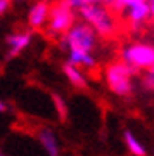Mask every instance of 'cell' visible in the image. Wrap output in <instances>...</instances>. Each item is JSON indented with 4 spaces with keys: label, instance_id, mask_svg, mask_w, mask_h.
Wrapping results in <instances>:
<instances>
[{
    "label": "cell",
    "instance_id": "obj_6",
    "mask_svg": "<svg viewBox=\"0 0 154 156\" xmlns=\"http://www.w3.org/2000/svg\"><path fill=\"white\" fill-rule=\"evenodd\" d=\"M37 139H38L42 149L45 151L47 156H61V144L59 137L52 128L49 127H40L37 130Z\"/></svg>",
    "mask_w": 154,
    "mask_h": 156
},
{
    "label": "cell",
    "instance_id": "obj_18",
    "mask_svg": "<svg viewBox=\"0 0 154 156\" xmlns=\"http://www.w3.org/2000/svg\"><path fill=\"white\" fill-rule=\"evenodd\" d=\"M0 156H5V153H2V151H0Z\"/></svg>",
    "mask_w": 154,
    "mask_h": 156
},
{
    "label": "cell",
    "instance_id": "obj_15",
    "mask_svg": "<svg viewBox=\"0 0 154 156\" xmlns=\"http://www.w3.org/2000/svg\"><path fill=\"white\" fill-rule=\"evenodd\" d=\"M142 87L147 90V92H152L154 90V73H152V69H147L145 75L142 76Z\"/></svg>",
    "mask_w": 154,
    "mask_h": 156
},
{
    "label": "cell",
    "instance_id": "obj_14",
    "mask_svg": "<svg viewBox=\"0 0 154 156\" xmlns=\"http://www.w3.org/2000/svg\"><path fill=\"white\" fill-rule=\"evenodd\" d=\"M62 4H66L69 9H82L85 5H92V4H100V0H61Z\"/></svg>",
    "mask_w": 154,
    "mask_h": 156
},
{
    "label": "cell",
    "instance_id": "obj_11",
    "mask_svg": "<svg viewBox=\"0 0 154 156\" xmlns=\"http://www.w3.org/2000/svg\"><path fill=\"white\" fill-rule=\"evenodd\" d=\"M123 140H125V146H127V149L130 151L132 156H147L145 146L140 142V139L133 134L132 130H125L123 132Z\"/></svg>",
    "mask_w": 154,
    "mask_h": 156
},
{
    "label": "cell",
    "instance_id": "obj_1",
    "mask_svg": "<svg viewBox=\"0 0 154 156\" xmlns=\"http://www.w3.org/2000/svg\"><path fill=\"white\" fill-rule=\"evenodd\" d=\"M138 71L130 68L127 62L116 61L106 68V82L113 94L120 97H130L133 92V76Z\"/></svg>",
    "mask_w": 154,
    "mask_h": 156
},
{
    "label": "cell",
    "instance_id": "obj_12",
    "mask_svg": "<svg viewBox=\"0 0 154 156\" xmlns=\"http://www.w3.org/2000/svg\"><path fill=\"white\" fill-rule=\"evenodd\" d=\"M68 62H71L75 66H83V68H94L95 66V57L90 52H83V50H69V59Z\"/></svg>",
    "mask_w": 154,
    "mask_h": 156
},
{
    "label": "cell",
    "instance_id": "obj_2",
    "mask_svg": "<svg viewBox=\"0 0 154 156\" xmlns=\"http://www.w3.org/2000/svg\"><path fill=\"white\" fill-rule=\"evenodd\" d=\"M80 14L85 19V23H88L95 33L102 35V37H111L114 35L116 23L111 16V12L107 11V7L100 5V4H92V5H85L80 9Z\"/></svg>",
    "mask_w": 154,
    "mask_h": 156
},
{
    "label": "cell",
    "instance_id": "obj_10",
    "mask_svg": "<svg viewBox=\"0 0 154 156\" xmlns=\"http://www.w3.org/2000/svg\"><path fill=\"white\" fill-rule=\"evenodd\" d=\"M62 71L66 75V78L69 80V83L76 89H87V76L83 75V71L78 66L71 64V62H66L62 66Z\"/></svg>",
    "mask_w": 154,
    "mask_h": 156
},
{
    "label": "cell",
    "instance_id": "obj_7",
    "mask_svg": "<svg viewBox=\"0 0 154 156\" xmlns=\"http://www.w3.org/2000/svg\"><path fill=\"white\" fill-rule=\"evenodd\" d=\"M7 44H9V50H7V59L19 56L24 49H28V45L31 44V33L28 31H17L7 37Z\"/></svg>",
    "mask_w": 154,
    "mask_h": 156
},
{
    "label": "cell",
    "instance_id": "obj_13",
    "mask_svg": "<svg viewBox=\"0 0 154 156\" xmlns=\"http://www.w3.org/2000/svg\"><path fill=\"white\" fill-rule=\"evenodd\" d=\"M52 102H54L55 113L59 115L61 122H66L68 120V106H66V101L62 99L59 94H52Z\"/></svg>",
    "mask_w": 154,
    "mask_h": 156
},
{
    "label": "cell",
    "instance_id": "obj_3",
    "mask_svg": "<svg viewBox=\"0 0 154 156\" xmlns=\"http://www.w3.org/2000/svg\"><path fill=\"white\" fill-rule=\"evenodd\" d=\"M64 35H66L64 37V47H68V50L92 52L95 44H97V35L88 23L73 24Z\"/></svg>",
    "mask_w": 154,
    "mask_h": 156
},
{
    "label": "cell",
    "instance_id": "obj_5",
    "mask_svg": "<svg viewBox=\"0 0 154 156\" xmlns=\"http://www.w3.org/2000/svg\"><path fill=\"white\" fill-rule=\"evenodd\" d=\"M47 21H49V31L52 35H64L75 24V16L66 4L59 2L57 5L49 9Z\"/></svg>",
    "mask_w": 154,
    "mask_h": 156
},
{
    "label": "cell",
    "instance_id": "obj_4",
    "mask_svg": "<svg viewBox=\"0 0 154 156\" xmlns=\"http://www.w3.org/2000/svg\"><path fill=\"white\" fill-rule=\"evenodd\" d=\"M123 62H127L135 71L138 69H152L154 64V47L149 44H133L121 52Z\"/></svg>",
    "mask_w": 154,
    "mask_h": 156
},
{
    "label": "cell",
    "instance_id": "obj_8",
    "mask_svg": "<svg viewBox=\"0 0 154 156\" xmlns=\"http://www.w3.org/2000/svg\"><path fill=\"white\" fill-rule=\"evenodd\" d=\"M154 7L149 5L147 0H138L133 5L128 7V16H130V23L133 26H138V24H144L149 17L152 16Z\"/></svg>",
    "mask_w": 154,
    "mask_h": 156
},
{
    "label": "cell",
    "instance_id": "obj_17",
    "mask_svg": "<svg viewBox=\"0 0 154 156\" xmlns=\"http://www.w3.org/2000/svg\"><path fill=\"white\" fill-rule=\"evenodd\" d=\"M7 109H9V106H7L5 102H4V101L0 99V113H5Z\"/></svg>",
    "mask_w": 154,
    "mask_h": 156
},
{
    "label": "cell",
    "instance_id": "obj_9",
    "mask_svg": "<svg viewBox=\"0 0 154 156\" xmlns=\"http://www.w3.org/2000/svg\"><path fill=\"white\" fill-rule=\"evenodd\" d=\"M49 9L50 5L47 2H38L31 7V11L28 14V23L31 28H40L47 23V17H49Z\"/></svg>",
    "mask_w": 154,
    "mask_h": 156
},
{
    "label": "cell",
    "instance_id": "obj_16",
    "mask_svg": "<svg viewBox=\"0 0 154 156\" xmlns=\"http://www.w3.org/2000/svg\"><path fill=\"white\" fill-rule=\"evenodd\" d=\"M9 7H11V0H0V16L9 11Z\"/></svg>",
    "mask_w": 154,
    "mask_h": 156
}]
</instances>
